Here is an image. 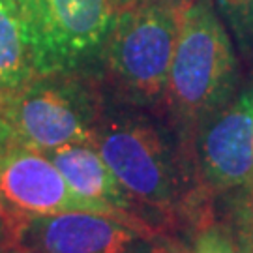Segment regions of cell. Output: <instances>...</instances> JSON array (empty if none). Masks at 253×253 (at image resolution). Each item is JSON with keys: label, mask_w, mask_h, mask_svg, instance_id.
<instances>
[{"label": "cell", "mask_w": 253, "mask_h": 253, "mask_svg": "<svg viewBox=\"0 0 253 253\" xmlns=\"http://www.w3.org/2000/svg\"><path fill=\"white\" fill-rule=\"evenodd\" d=\"M36 73L92 68L115 21L111 0H15Z\"/></svg>", "instance_id": "5"}, {"label": "cell", "mask_w": 253, "mask_h": 253, "mask_svg": "<svg viewBox=\"0 0 253 253\" xmlns=\"http://www.w3.org/2000/svg\"><path fill=\"white\" fill-rule=\"evenodd\" d=\"M235 45L212 0H195L180 11L163 107L182 131L199 127L235 96Z\"/></svg>", "instance_id": "1"}, {"label": "cell", "mask_w": 253, "mask_h": 253, "mask_svg": "<svg viewBox=\"0 0 253 253\" xmlns=\"http://www.w3.org/2000/svg\"><path fill=\"white\" fill-rule=\"evenodd\" d=\"M0 203L21 221L60 212H94L126 223L145 240L156 235L133 212L90 203L73 193L45 152L23 145L0 156Z\"/></svg>", "instance_id": "6"}, {"label": "cell", "mask_w": 253, "mask_h": 253, "mask_svg": "<svg viewBox=\"0 0 253 253\" xmlns=\"http://www.w3.org/2000/svg\"><path fill=\"white\" fill-rule=\"evenodd\" d=\"M105 100L92 66L36 73L17 90L0 96V113L17 145L49 152L64 145L92 143Z\"/></svg>", "instance_id": "2"}, {"label": "cell", "mask_w": 253, "mask_h": 253, "mask_svg": "<svg viewBox=\"0 0 253 253\" xmlns=\"http://www.w3.org/2000/svg\"><path fill=\"white\" fill-rule=\"evenodd\" d=\"M15 145H17L15 135H13V131H11L9 124L6 122L4 115L0 113V156H2V154H6L9 148H13Z\"/></svg>", "instance_id": "16"}, {"label": "cell", "mask_w": 253, "mask_h": 253, "mask_svg": "<svg viewBox=\"0 0 253 253\" xmlns=\"http://www.w3.org/2000/svg\"><path fill=\"white\" fill-rule=\"evenodd\" d=\"M111 4H113L115 13H122V11H127V9L139 6L141 0H111Z\"/></svg>", "instance_id": "18"}, {"label": "cell", "mask_w": 253, "mask_h": 253, "mask_svg": "<svg viewBox=\"0 0 253 253\" xmlns=\"http://www.w3.org/2000/svg\"><path fill=\"white\" fill-rule=\"evenodd\" d=\"M146 4H156V6H163V8L174 9V11H184V9L191 6L195 0H141Z\"/></svg>", "instance_id": "17"}, {"label": "cell", "mask_w": 253, "mask_h": 253, "mask_svg": "<svg viewBox=\"0 0 253 253\" xmlns=\"http://www.w3.org/2000/svg\"><path fill=\"white\" fill-rule=\"evenodd\" d=\"M21 223L23 221L13 216L8 208L0 203V242L6 248H11V242H13V238L17 235Z\"/></svg>", "instance_id": "15"}, {"label": "cell", "mask_w": 253, "mask_h": 253, "mask_svg": "<svg viewBox=\"0 0 253 253\" xmlns=\"http://www.w3.org/2000/svg\"><path fill=\"white\" fill-rule=\"evenodd\" d=\"M135 229L94 212H60L25 219L11 248L17 253H133Z\"/></svg>", "instance_id": "8"}, {"label": "cell", "mask_w": 253, "mask_h": 253, "mask_svg": "<svg viewBox=\"0 0 253 253\" xmlns=\"http://www.w3.org/2000/svg\"><path fill=\"white\" fill-rule=\"evenodd\" d=\"M36 75L15 0H0V96Z\"/></svg>", "instance_id": "10"}, {"label": "cell", "mask_w": 253, "mask_h": 253, "mask_svg": "<svg viewBox=\"0 0 253 253\" xmlns=\"http://www.w3.org/2000/svg\"><path fill=\"white\" fill-rule=\"evenodd\" d=\"M180 11L141 2L115 15L94 70L105 96L137 107H160L178 32Z\"/></svg>", "instance_id": "3"}, {"label": "cell", "mask_w": 253, "mask_h": 253, "mask_svg": "<svg viewBox=\"0 0 253 253\" xmlns=\"http://www.w3.org/2000/svg\"><path fill=\"white\" fill-rule=\"evenodd\" d=\"M195 158L214 191L238 190L253 180V84L199 127Z\"/></svg>", "instance_id": "7"}, {"label": "cell", "mask_w": 253, "mask_h": 253, "mask_svg": "<svg viewBox=\"0 0 253 253\" xmlns=\"http://www.w3.org/2000/svg\"><path fill=\"white\" fill-rule=\"evenodd\" d=\"M64 180L83 199L131 212L133 197L118 182L92 143H73L45 152Z\"/></svg>", "instance_id": "9"}, {"label": "cell", "mask_w": 253, "mask_h": 253, "mask_svg": "<svg viewBox=\"0 0 253 253\" xmlns=\"http://www.w3.org/2000/svg\"><path fill=\"white\" fill-rule=\"evenodd\" d=\"M193 253H240L236 240L229 229L221 225H208L195 240Z\"/></svg>", "instance_id": "13"}, {"label": "cell", "mask_w": 253, "mask_h": 253, "mask_svg": "<svg viewBox=\"0 0 253 253\" xmlns=\"http://www.w3.org/2000/svg\"><path fill=\"white\" fill-rule=\"evenodd\" d=\"M216 4L240 56L253 64V0H216Z\"/></svg>", "instance_id": "11"}, {"label": "cell", "mask_w": 253, "mask_h": 253, "mask_svg": "<svg viewBox=\"0 0 253 253\" xmlns=\"http://www.w3.org/2000/svg\"><path fill=\"white\" fill-rule=\"evenodd\" d=\"M137 109L107 98L92 145L133 199L169 212L180 195V158L165 129Z\"/></svg>", "instance_id": "4"}, {"label": "cell", "mask_w": 253, "mask_h": 253, "mask_svg": "<svg viewBox=\"0 0 253 253\" xmlns=\"http://www.w3.org/2000/svg\"><path fill=\"white\" fill-rule=\"evenodd\" d=\"M141 253H193L190 248L169 238V236H158L154 235L152 238H146V246Z\"/></svg>", "instance_id": "14"}, {"label": "cell", "mask_w": 253, "mask_h": 253, "mask_svg": "<svg viewBox=\"0 0 253 253\" xmlns=\"http://www.w3.org/2000/svg\"><path fill=\"white\" fill-rule=\"evenodd\" d=\"M233 227L240 253H253V180L236 190L233 203Z\"/></svg>", "instance_id": "12"}]
</instances>
